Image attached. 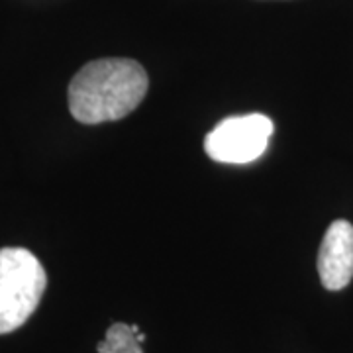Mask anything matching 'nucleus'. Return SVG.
<instances>
[{"mask_svg":"<svg viewBox=\"0 0 353 353\" xmlns=\"http://www.w3.org/2000/svg\"><path fill=\"white\" fill-rule=\"evenodd\" d=\"M145 69L126 57H106L87 63L69 85V110L81 124H102L126 118L145 99Z\"/></svg>","mask_w":353,"mask_h":353,"instance_id":"1","label":"nucleus"},{"mask_svg":"<svg viewBox=\"0 0 353 353\" xmlns=\"http://www.w3.org/2000/svg\"><path fill=\"white\" fill-rule=\"evenodd\" d=\"M46 287V269L30 250H0V336L24 326L36 312Z\"/></svg>","mask_w":353,"mask_h":353,"instance_id":"2","label":"nucleus"},{"mask_svg":"<svg viewBox=\"0 0 353 353\" xmlns=\"http://www.w3.org/2000/svg\"><path fill=\"white\" fill-rule=\"evenodd\" d=\"M271 134L273 122L265 114L230 116L206 136L204 150L218 163H252L265 153Z\"/></svg>","mask_w":353,"mask_h":353,"instance_id":"3","label":"nucleus"},{"mask_svg":"<svg viewBox=\"0 0 353 353\" xmlns=\"http://www.w3.org/2000/svg\"><path fill=\"white\" fill-rule=\"evenodd\" d=\"M318 273L324 289H345L353 279V226L336 220L326 230L318 252Z\"/></svg>","mask_w":353,"mask_h":353,"instance_id":"4","label":"nucleus"},{"mask_svg":"<svg viewBox=\"0 0 353 353\" xmlns=\"http://www.w3.org/2000/svg\"><path fill=\"white\" fill-rule=\"evenodd\" d=\"M99 353H143L132 324L116 322L106 330V338L97 345Z\"/></svg>","mask_w":353,"mask_h":353,"instance_id":"5","label":"nucleus"},{"mask_svg":"<svg viewBox=\"0 0 353 353\" xmlns=\"http://www.w3.org/2000/svg\"><path fill=\"white\" fill-rule=\"evenodd\" d=\"M136 338H138L139 343H143V341H145V334H141V332H139V334H136Z\"/></svg>","mask_w":353,"mask_h":353,"instance_id":"6","label":"nucleus"}]
</instances>
